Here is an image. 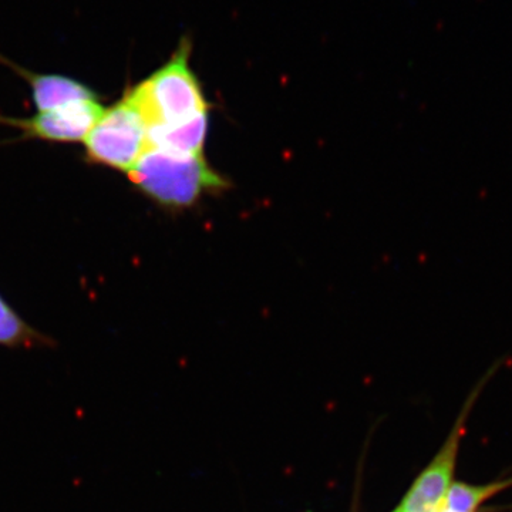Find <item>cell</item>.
<instances>
[{"label": "cell", "mask_w": 512, "mask_h": 512, "mask_svg": "<svg viewBox=\"0 0 512 512\" xmlns=\"http://www.w3.org/2000/svg\"><path fill=\"white\" fill-rule=\"evenodd\" d=\"M127 96L136 104L148 130L183 123L207 113V103L185 47Z\"/></svg>", "instance_id": "2"}, {"label": "cell", "mask_w": 512, "mask_h": 512, "mask_svg": "<svg viewBox=\"0 0 512 512\" xmlns=\"http://www.w3.org/2000/svg\"><path fill=\"white\" fill-rule=\"evenodd\" d=\"M478 389L468 397L466 406L461 410L460 416L454 424L453 430L448 434L443 447L439 453L434 456L429 466L421 471L417 480L410 487L409 493L403 498V503L399 505L402 512H440L446 503L448 490L454 481V471L458 450H460L461 440L466 433V423L468 414L473 409L476 402Z\"/></svg>", "instance_id": "4"}, {"label": "cell", "mask_w": 512, "mask_h": 512, "mask_svg": "<svg viewBox=\"0 0 512 512\" xmlns=\"http://www.w3.org/2000/svg\"><path fill=\"white\" fill-rule=\"evenodd\" d=\"M99 100L74 101L66 106L49 111H39L28 120H12L10 123L22 128L28 136L55 143L84 141L104 113Z\"/></svg>", "instance_id": "5"}, {"label": "cell", "mask_w": 512, "mask_h": 512, "mask_svg": "<svg viewBox=\"0 0 512 512\" xmlns=\"http://www.w3.org/2000/svg\"><path fill=\"white\" fill-rule=\"evenodd\" d=\"M208 131V114L183 123L148 130V148H158L178 156H202Z\"/></svg>", "instance_id": "6"}, {"label": "cell", "mask_w": 512, "mask_h": 512, "mask_svg": "<svg viewBox=\"0 0 512 512\" xmlns=\"http://www.w3.org/2000/svg\"><path fill=\"white\" fill-rule=\"evenodd\" d=\"M393 512H402L399 510V508H396V510H394Z\"/></svg>", "instance_id": "11"}, {"label": "cell", "mask_w": 512, "mask_h": 512, "mask_svg": "<svg viewBox=\"0 0 512 512\" xmlns=\"http://www.w3.org/2000/svg\"><path fill=\"white\" fill-rule=\"evenodd\" d=\"M440 512H460V511H454V510H450V508L443 507V508H441Z\"/></svg>", "instance_id": "10"}, {"label": "cell", "mask_w": 512, "mask_h": 512, "mask_svg": "<svg viewBox=\"0 0 512 512\" xmlns=\"http://www.w3.org/2000/svg\"><path fill=\"white\" fill-rule=\"evenodd\" d=\"M37 343H45V338L30 328L0 296V345L16 348L35 346Z\"/></svg>", "instance_id": "9"}, {"label": "cell", "mask_w": 512, "mask_h": 512, "mask_svg": "<svg viewBox=\"0 0 512 512\" xmlns=\"http://www.w3.org/2000/svg\"><path fill=\"white\" fill-rule=\"evenodd\" d=\"M128 174L144 194L167 207H188L224 185L204 156H178L158 148H148Z\"/></svg>", "instance_id": "1"}, {"label": "cell", "mask_w": 512, "mask_h": 512, "mask_svg": "<svg viewBox=\"0 0 512 512\" xmlns=\"http://www.w3.org/2000/svg\"><path fill=\"white\" fill-rule=\"evenodd\" d=\"M511 485L512 478L484 485L453 483L448 490L444 507L460 512H476L481 504L501 491L507 490Z\"/></svg>", "instance_id": "8"}, {"label": "cell", "mask_w": 512, "mask_h": 512, "mask_svg": "<svg viewBox=\"0 0 512 512\" xmlns=\"http://www.w3.org/2000/svg\"><path fill=\"white\" fill-rule=\"evenodd\" d=\"M84 143L92 163L130 173L148 150V127L126 94L116 106L104 110Z\"/></svg>", "instance_id": "3"}, {"label": "cell", "mask_w": 512, "mask_h": 512, "mask_svg": "<svg viewBox=\"0 0 512 512\" xmlns=\"http://www.w3.org/2000/svg\"><path fill=\"white\" fill-rule=\"evenodd\" d=\"M28 80L39 111H49L74 101L97 97L86 84L59 74H29Z\"/></svg>", "instance_id": "7"}]
</instances>
